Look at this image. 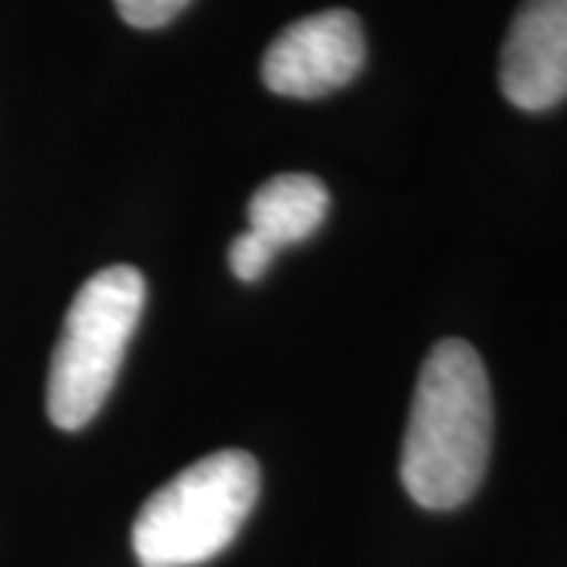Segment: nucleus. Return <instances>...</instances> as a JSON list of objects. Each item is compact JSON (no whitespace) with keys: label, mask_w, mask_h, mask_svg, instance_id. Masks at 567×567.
Segmentation results:
<instances>
[{"label":"nucleus","mask_w":567,"mask_h":567,"mask_svg":"<svg viewBox=\"0 0 567 567\" xmlns=\"http://www.w3.org/2000/svg\"><path fill=\"white\" fill-rule=\"evenodd\" d=\"M117 13L136 29H162L186 10L189 0H114Z\"/></svg>","instance_id":"obj_8"},{"label":"nucleus","mask_w":567,"mask_h":567,"mask_svg":"<svg viewBox=\"0 0 567 567\" xmlns=\"http://www.w3.org/2000/svg\"><path fill=\"white\" fill-rule=\"evenodd\" d=\"M142 306L145 278L133 265H111L82 284L48 372V416L58 429L76 432L95 420L117 382Z\"/></svg>","instance_id":"obj_3"},{"label":"nucleus","mask_w":567,"mask_h":567,"mask_svg":"<svg viewBox=\"0 0 567 567\" xmlns=\"http://www.w3.org/2000/svg\"><path fill=\"white\" fill-rule=\"evenodd\" d=\"M365 63L363 22L350 10H322L290 22L268 44L262 82L284 99H322L357 80Z\"/></svg>","instance_id":"obj_4"},{"label":"nucleus","mask_w":567,"mask_h":567,"mask_svg":"<svg viewBox=\"0 0 567 567\" xmlns=\"http://www.w3.org/2000/svg\"><path fill=\"white\" fill-rule=\"evenodd\" d=\"M514 107L539 114L567 102V0H524L514 13L498 66Z\"/></svg>","instance_id":"obj_5"},{"label":"nucleus","mask_w":567,"mask_h":567,"mask_svg":"<svg viewBox=\"0 0 567 567\" xmlns=\"http://www.w3.org/2000/svg\"><path fill=\"white\" fill-rule=\"evenodd\" d=\"M259 464L246 451H215L164 483L133 520L142 567H199L237 539L259 498Z\"/></svg>","instance_id":"obj_2"},{"label":"nucleus","mask_w":567,"mask_h":567,"mask_svg":"<svg viewBox=\"0 0 567 567\" xmlns=\"http://www.w3.org/2000/svg\"><path fill=\"white\" fill-rule=\"evenodd\" d=\"M331 196L312 174H278L249 199V230L275 249L293 246L322 227Z\"/></svg>","instance_id":"obj_6"},{"label":"nucleus","mask_w":567,"mask_h":567,"mask_svg":"<svg viewBox=\"0 0 567 567\" xmlns=\"http://www.w3.org/2000/svg\"><path fill=\"white\" fill-rule=\"evenodd\" d=\"M275 246L265 244L259 234H252V230H246L240 234L234 244H230V268H234V275L240 278V281H259L265 271H268V265L275 259Z\"/></svg>","instance_id":"obj_7"},{"label":"nucleus","mask_w":567,"mask_h":567,"mask_svg":"<svg viewBox=\"0 0 567 567\" xmlns=\"http://www.w3.org/2000/svg\"><path fill=\"white\" fill-rule=\"evenodd\" d=\"M492 385L483 357L461 338L429 350L401 447V483L425 511L466 505L492 454Z\"/></svg>","instance_id":"obj_1"}]
</instances>
